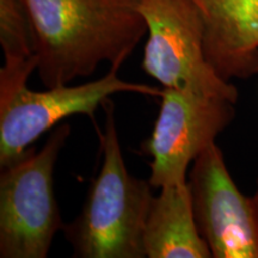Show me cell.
Here are the masks:
<instances>
[{
    "instance_id": "6da1fadb",
    "label": "cell",
    "mask_w": 258,
    "mask_h": 258,
    "mask_svg": "<svg viewBox=\"0 0 258 258\" xmlns=\"http://www.w3.org/2000/svg\"><path fill=\"white\" fill-rule=\"evenodd\" d=\"M46 88L89 77L103 62L120 70L147 25L140 0H24Z\"/></svg>"
},
{
    "instance_id": "7a4b0ae2",
    "label": "cell",
    "mask_w": 258,
    "mask_h": 258,
    "mask_svg": "<svg viewBox=\"0 0 258 258\" xmlns=\"http://www.w3.org/2000/svg\"><path fill=\"white\" fill-rule=\"evenodd\" d=\"M104 132L99 134L103 163L82 212L62 232L79 258H144V232L152 188L129 173L116 129L114 104L103 103Z\"/></svg>"
},
{
    "instance_id": "3957f363",
    "label": "cell",
    "mask_w": 258,
    "mask_h": 258,
    "mask_svg": "<svg viewBox=\"0 0 258 258\" xmlns=\"http://www.w3.org/2000/svg\"><path fill=\"white\" fill-rule=\"evenodd\" d=\"M38 59L4 61L0 70V166L15 163L30 145L60 121L72 115L93 114L114 93L134 92L160 97L163 90L121 79L117 70L102 78L69 86L60 85L36 91L28 88Z\"/></svg>"
},
{
    "instance_id": "277c9868",
    "label": "cell",
    "mask_w": 258,
    "mask_h": 258,
    "mask_svg": "<svg viewBox=\"0 0 258 258\" xmlns=\"http://www.w3.org/2000/svg\"><path fill=\"white\" fill-rule=\"evenodd\" d=\"M71 134L59 124L40 151L30 147L0 175V257L46 258L63 222L54 191L57 157Z\"/></svg>"
},
{
    "instance_id": "5b68a950",
    "label": "cell",
    "mask_w": 258,
    "mask_h": 258,
    "mask_svg": "<svg viewBox=\"0 0 258 258\" xmlns=\"http://www.w3.org/2000/svg\"><path fill=\"white\" fill-rule=\"evenodd\" d=\"M147 25L143 69L164 88L237 103L238 90L208 62L205 27L192 0H140Z\"/></svg>"
},
{
    "instance_id": "8992f818",
    "label": "cell",
    "mask_w": 258,
    "mask_h": 258,
    "mask_svg": "<svg viewBox=\"0 0 258 258\" xmlns=\"http://www.w3.org/2000/svg\"><path fill=\"white\" fill-rule=\"evenodd\" d=\"M160 110L144 150L152 158L153 188L188 183L190 164L224 132L235 116V103L219 97L165 88Z\"/></svg>"
},
{
    "instance_id": "52a82bcc",
    "label": "cell",
    "mask_w": 258,
    "mask_h": 258,
    "mask_svg": "<svg viewBox=\"0 0 258 258\" xmlns=\"http://www.w3.org/2000/svg\"><path fill=\"white\" fill-rule=\"evenodd\" d=\"M194 217L214 258H258V215L252 196L232 179L213 143L194 160L188 176Z\"/></svg>"
},
{
    "instance_id": "ba28073f",
    "label": "cell",
    "mask_w": 258,
    "mask_h": 258,
    "mask_svg": "<svg viewBox=\"0 0 258 258\" xmlns=\"http://www.w3.org/2000/svg\"><path fill=\"white\" fill-rule=\"evenodd\" d=\"M201 14L208 62L222 79L258 73V0H192Z\"/></svg>"
},
{
    "instance_id": "9c48e42d",
    "label": "cell",
    "mask_w": 258,
    "mask_h": 258,
    "mask_svg": "<svg viewBox=\"0 0 258 258\" xmlns=\"http://www.w3.org/2000/svg\"><path fill=\"white\" fill-rule=\"evenodd\" d=\"M153 196L144 232L148 258H211L194 217L188 183L159 189Z\"/></svg>"
},
{
    "instance_id": "30bf717a",
    "label": "cell",
    "mask_w": 258,
    "mask_h": 258,
    "mask_svg": "<svg viewBox=\"0 0 258 258\" xmlns=\"http://www.w3.org/2000/svg\"><path fill=\"white\" fill-rule=\"evenodd\" d=\"M0 44L5 61L37 57L34 25L24 0H0Z\"/></svg>"
},
{
    "instance_id": "8fae6325",
    "label": "cell",
    "mask_w": 258,
    "mask_h": 258,
    "mask_svg": "<svg viewBox=\"0 0 258 258\" xmlns=\"http://www.w3.org/2000/svg\"><path fill=\"white\" fill-rule=\"evenodd\" d=\"M252 201L254 205V209H256V213L258 215V179H257V190H256V192H254V195L252 196Z\"/></svg>"
}]
</instances>
